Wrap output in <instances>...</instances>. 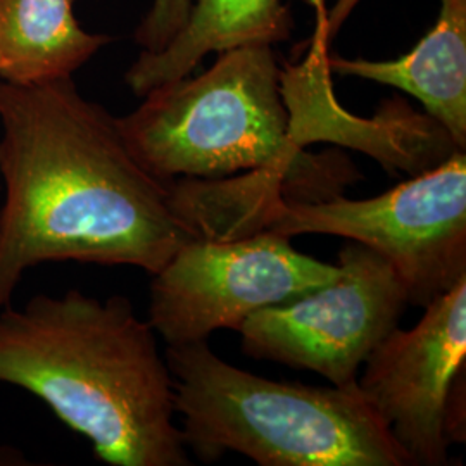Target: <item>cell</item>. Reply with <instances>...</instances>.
Segmentation results:
<instances>
[{
  "label": "cell",
  "mask_w": 466,
  "mask_h": 466,
  "mask_svg": "<svg viewBox=\"0 0 466 466\" xmlns=\"http://www.w3.org/2000/svg\"><path fill=\"white\" fill-rule=\"evenodd\" d=\"M465 370H461L451 383L446 411H444V437L448 444H463L466 441Z\"/></svg>",
  "instance_id": "obj_13"
},
{
  "label": "cell",
  "mask_w": 466,
  "mask_h": 466,
  "mask_svg": "<svg viewBox=\"0 0 466 466\" xmlns=\"http://www.w3.org/2000/svg\"><path fill=\"white\" fill-rule=\"evenodd\" d=\"M116 119L137 161L163 182L283 167L339 184L352 171L340 154H304L292 138L271 46L221 52L211 69L152 88L135 111Z\"/></svg>",
  "instance_id": "obj_4"
},
{
  "label": "cell",
  "mask_w": 466,
  "mask_h": 466,
  "mask_svg": "<svg viewBox=\"0 0 466 466\" xmlns=\"http://www.w3.org/2000/svg\"><path fill=\"white\" fill-rule=\"evenodd\" d=\"M327 67L417 97L452 144L466 149V0H441L435 26L400 59L327 57Z\"/></svg>",
  "instance_id": "obj_9"
},
{
  "label": "cell",
  "mask_w": 466,
  "mask_h": 466,
  "mask_svg": "<svg viewBox=\"0 0 466 466\" xmlns=\"http://www.w3.org/2000/svg\"><path fill=\"white\" fill-rule=\"evenodd\" d=\"M360 2L361 0H337L332 11H330V15L325 19L321 30L318 32V38H323L327 42L329 38H332V36L339 34V30L348 21V17L352 15V11L356 9V5Z\"/></svg>",
  "instance_id": "obj_14"
},
{
  "label": "cell",
  "mask_w": 466,
  "mask_h": 466,
  "mask_svg": "<svg viewBox=\"0 0 466 466\" xmlns=\"http://www.w3.org/2000/svg\"><path fill=\"white\" fill-rule=\"evenodd\" d=\"M337 265L332 282L250 315L238 329L242 350L311 370L337 387L358 382V370L410 302L398 271L367 246L350 240Z\"/></svg>",
  "instance_id": "obj_7"
},
{
  "label": "cell",
  "mask_w": 466,
  "mask_h": 466,
  "mask_svg": "<svg viewBox=\"0 0 466 466\" xmlns=\"http://www.w3.org/2000/svg\"><path fill=\"white\" fill-rule=\"evenodd\" d=\"M165 358L185 446L202 463L238 452L261 466H411L358 382H273L223 361L208 340L167 346Z\"/></svg>",
  "instance_id": "obj_3"
},
{
  "label": "cell",
  "mask_w": 466,
  "mask_h": 466,
  "mask_svg": "<svg viewBox=\"0 0 466 466\" xmlns=\"http://www.w3.org/2000/svg\"><path fill=\"white\" fill-rule=\"evenodd\" d=\"M466 279L425 306L413 329H394L370 352L358 387L411 466L450 461L444 411L466 367Z\"/></svg>",
  "instance_id": "obj_8"
},
{
  "label": "cell",
  "mask_w": 466,
  "mask_h": 466,
  "mask_svg": "<svg viewBox=\"0 0 466 466\" xmlns=\"http://www.w3.org/2000/svg\"><path fill=\"white\" fill-rule=\"evenodd\" d=\"M0 383L44 400L107 465H190L157 333L125 296L73 289L4 308Z\"/></svg>",
  "instance_id": "obj_2"
},
{
  "label": "cell",
  "mask_w": 466,
  "mask_h": 466,
  "mask_svg": "<svg viewBox=\"0 0 466 466\" xmlns=\"http://www.w3.org/2000/svg\"><path fill=\"white\" fill-rule=\"evenodd\" d=\"M194 0H152L135 30V44L144 52H159L184 26Z\"/></svg>",
  "instance_id": "obj_12"
},
{
  "label": "cell",
  "mask_w": 466,
  "mask_h": 466,
  "mask_svg": "<svg viewBox=\"0 0 466 466\" xmlns=\"http://www.w3.org/2000/svg\"><path fill=\"white\" fill-rule=\"evenodd\" d=\"M315 7L318 9V13H321V16H323V0H309Z\"/></svg>",
  "instance_id": "obj_15"
},
{
  "label": "cell",
  "mask_w": 466,
  "mask_h": 466,
  "mask_svg": "<svg viewBox=\"0 0 466 466\" xmlns=\"http://www.w3.org/2000/svg\"><path fill=\"white\" fill-rule=\"evenodd\" d=\"M294 17L283 0H194L180 32L159 52H140L125 75L137 97L188 76L211 52L275 46L290 38Z\"/></svg>",
  "instance_id": "obj_10"
},
{
  "label": "cell",
  "mask_w": 466,
  "mask_h": 466,
  "mask_svg": "<svg viewBox=\"0 0 466 466\" xmlns=\"http://www.w3.org/2000/svg\"><path fill=\"white\" fill-rule=\"evenodd\" d=\"M76 0H0V82L36 85L73 78L111 38L88 34Z\"/></svg>",
  "instance_id": "obj_11"
},
{
  "label": "cell",
  "mask_w": 466,
  "mask_h": 466,
  "mask_svg": "<svg viewBox=\"0 0 466 466\" xmlns=\"http://www.w3.org/2000/svg\"><path fill=\"white\" fill-rule=\"evenodd\" d=\"M259 230L363 244L398 271L408 302L425 308L466 279L465 150L371 199L285 200L258 178H244L218 215L215 238Z\"/></svg>",
  "instance_id": "obj_5"
},
{
  "label": "cell",
  "mask_w": 466,
  "mask_h": 466,
  "mask_svg": "<svg viewBox=\"0 0 466 466\" xmlns=\"http://www.w3.org/2000/svg\"><path fill=\"white\" fill-rule=\"evenodd\" d=\"M340 273L339 265L302 254L271 230L198 237L182 244L150 282L149 321L167 346L237 330L259 309L294 299Z\"/></svg>",
  "instance_id": "obj_6"
},
{
  "label": "cell",
  "mask_w": 466,
  "mask_h": 466,
  "mask_svg": "<svg viewBox=\"0 0 466 466\" xmlns=\"http://www.w3.org/2000/svg\"><path fill=\"white\" fill-rule=\"evenodd\" d=\"M0 311L26 269L49 261L135 267L154 275L196 238L169 182L142 167L117 119L73 78L0 82Z\"/></svg>",
  "instance_id": "obj_1"
}]
</instances>
